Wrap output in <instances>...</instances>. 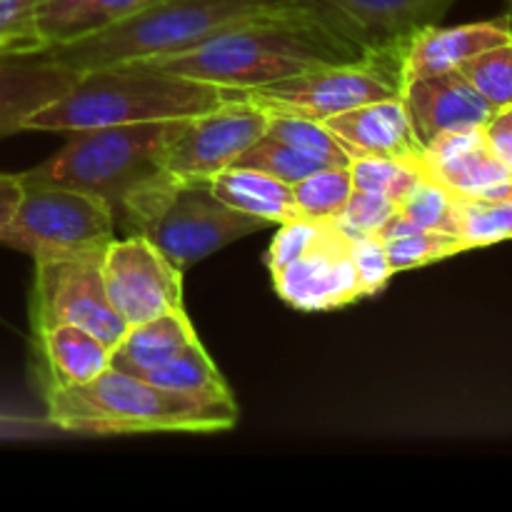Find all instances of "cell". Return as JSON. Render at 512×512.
<instances>
[{
  "instance_id": "28",
  "label": "cell",
  "mask_w": 512,
  "mask_h": 512,
  "mask_svg": "<svg viewBox=\"0 0 512 512\" xmlns=\"http://www.w3.org/2000/svg\"><path fill=\"white\" fill-rule=\"evenodd\" d=\"M348 168L350 178H353V188L385 195L395 205L403 203L405 195L425 175L420 160L400 158H355Z\"/></svg>"
},
{
  "instance_id": "2",
  "label": "cell",
  "mask_w": 512,
  "mask_h": 512,
  "mask_svg": "<svg viewBox=\"0 0 512 512\" xmlns=\"http://www.w3.org/2000/svg\"><path fill=\"white\" fill-rule=\"evenodd\" d=\"M243 93L183 75L113 65L78 73L58 100L25 120L23 130L80 133L108 125L195 118Z\"/></svg>"
},
{
  "instance_id": "10",
  "label": "cell",
  "mask_w": 512,
  "mask_h": 512,
  "mask_svg": "<svg viewBox=\"0 0 512 512\" xmlns=\"http://www.w3.org/2000/svg\"><path fill=\"white\" fill-rule=\"evenodd\" d=\"M33 325L35 333L78 325L113 350L128 323L105 293L103 255L35 260Z\"/></svg>"
},
{
  "instance_id": "24",
  "label": "cell",
  "mask_w": 512,
  "mask_h": 512,
  "mask_svg": "<svg viewBox=\"0 0 512 512\" xmlns=\"http://www.w3.org/2000/svg\"><path fill=\"white\" fill-rule=\"evenodd\" d=\"M398 213L418 228L460 238V195H455L430 175H423L415 183V188L398 205Z\"/></svg>"
},
{
  "instance_id": "31",
  "label": "cell",
  "mask_w": 512,
  "mask_h": 512,
  "mask_svg": "<svg viewBox=\"0 0 512 512\" xmlns=\"http://www.w3.org/2000/svg\"><path fill=\"white\" fill-rule=\"evenodd\" d=\"M458 70L495 110L512 105V40L465 60Z\"/></svg>"
},
{
  "instance_id": "16",
  "label": "cell",
  "mask_w": 512,
  "mask_h": 512,
  "mask_svg": "<svg viewBox=\"0 0 512 512\" xmlns=\"http://www.w3.org/2000/svg\"><path fill=\"white\" fill-rule=\"evenodd\" d=\"M325 128L343 143L350 158H400L420 160L418 143L400 98L375 100L323 120Z\"/></svg>"
},
{
  "instance_id": "5",
  "label": "cell",
  "mask_w": 512,
  "mask_h": 512,
  "mask_svg": "<svg viewBox=\"0 0 512 512\" xmlns=\"http://www.w3.org/2000/svg\"><path fill=\"white\" fill-rule=\"evenodd\" d=\"M115 220L128 233L148 238L180 270L268 228L265 220L225 205L210 190V180L180 178L168 170L130 190Z\"/></svg>"
},
{
  "instance_id": "21",
  "label": "cell",
  "mask_w": 512,
  "mask_h": 512,
  "mask_svg": "<svg viewBox=\"0 0 512 512\" xmlns=\"http://www.w3.org/2000/svg\"><path fill=\"white\" fill-rule=\"evenodd\" d=\"M153 0H38V28L45 45L70 43L120 23Z\"/></svg>"
},
{
  "instance_id": "30",
  "label": "cell",
  "mask_w": 512,
  "mask_h": 512,
  "mask_svg": "<svg viewBox=\"0 0 512 512\" xmlns=\"http://www.w3.org/2000/svg\"><path fill=\"white\" fill-rule=\"evenodd\" d=\"M460 238L470 250L512 240V200L460 198Z\"/></svg>"
},
{
  "instance_id": "1",
  "label": "cell",
  "mask_w": 512,
  "mask_h": 512,
  "mask_svg": "<svg viewBox=\"0 0 512 512\" xmlns=\"http://www.w3.org/2000/svg\"><path fill=\"white\" fill-rule=\"evenodd\" d=\"M363 55L330 33L320 20L300 10L248 20L210 35L183 53L125 65L183 75L230 90H255L320 65L350 63Z\"/></svg>"
},
{
  "instance_id": "22",
  "label": "cell",
  "mask_w": 512,
  "mask_h": 512,
  "mask_svg": "<svg viewBox=\"0 0 512 512\" xmlns=\"http://www.w3.org/2000/svg\"><path fill=\"white\" fill-rule=\"evenodd\" d=\"M50 383H90L110 368V348L78 325H55L38 333Z\"/></svg>"
},
{
  "instance_id": "38",
  "label": "cell",
  "mask_w": 512,
  "mask_h": 512,
  "mask_svg": "<svg viewBox=\"0 0 512 512\" xmlns=\"http://www.w3.org/2000/svg\"><path fill=\"white\" fill-rule=\"evenodd\" d=\"M505 20H508L510 33H512V0H508V8H505Z\"/></svg>"
},
{
  "instance_id": "12",
  "label": "cell",
  "mask_w": 512,
  "mask_h": 512,
  "mask_svg": "<svg viewBox=\"0 0 512 512\" xmlns=\"http://www.w3.org/2000/svg\"><path fill=\"white\" fill-rule=\"evenodd\" d=\"M103 280L128 328L183 308V270L138 233L115 238L105 248Z\"/></svg>"
},
{
  "instance_id": "14",
  "label": "cell",
  "mask_w": 512,
  "mask_h": 512,
  "mask_svg": "<svg viewBox=\"0 0 512 512\" xmlns=\"http://www.w3.org/2000/svg\"><path fill=\"white\" fill-rule=\"evenodd\" d=\"M400 100L423 148L440 135L483 128L495 113L460 70L410 80L403 85Z\"/></svg>"
},
{
  "instance_id": "18",
  "label": "cell",
  "mask_w": 512,
  "mask_h": 512,
  "mask_svg": "<svg viewBox=\"0 0 512 512\" xmlns=\"http://www.w3.org/2000/svg\"><path fill=\"white\" fill-rule=\"evenodd\" d=\"M512 33L508 20H485V23H468L443 28V25H428L418 30L408 40L403 50V85L425 75L448 73L458 70L465 60L475 58L483 50L495 48V45L510 43Z\"/></svg>"
},
{
  "instance_id": "33",
  "label": "cell",
  "mask_w": 512,
  "mask_h": 512,
  "mask_svg": "<svg viewBox=\"0 0 512 512\" xmlns=\"http://www.w3.org/2000/svg\"><path fill=\"white\" fill-rule=\"evenodd\" d=\"M395 210H398V205H395L393 200L385 198V195L353 188L348 203H345V208L340 210L335 223H338V228L343 230L348 238L378 235L380 228L388 223V218L395 213Z\"/></svg>"
},
{
  "instance_id": "27",
  "label": "cell",
  "mask_w": 512,
  "mask_h": 512,
  "mask_svg": "<svg viewBox=\"0 0 512 512\" xmlns=\"http://www.w3.org/2000/svg\"><path fill=\"white\" fill-rule=\"evenodd\" d=\"M388 263L393 273H405V270L425 268L438 260L453 258V255L468 253V243L458 235L435 233V230L415 228L410 233L395 235V238L383 240Z\"/></svg>"
},
{
  "instance_id": "26",
  "label": "cell",
  "mask_w": 512,
  "mask_h": 512,
  "mask_svg": "<svg viewBox=\"0 0 512 512\" xmlns=\"http://www.w3.org/2000/svg\"><path fill=\"white\" fill-rule=\"evenodd\" d=\"M268 135L283 140V143L293 145V148L303 150V153L313 155V158L323 160L325 165H338V168H348L353 163L348 150L343 148L338 138L325 128V123L310 118H300V115L288 113H270L268 120Z\"/></svg>"
},
{
  "instance_id": "3",
  "label": "cell",
  "mask_w": 512,
  "mask_h": 512,
  "mask_svg": "<svg viewBox=\"0 0 512 512\" xmlns=\"http://www.w3.org/2000/svg\"><path fill=\"white\" fill-rule=\"evenodd\" d=\"M300 10L295 0H153L120 23L43 53L73 73H85L183 53L233 25Z\"/></svg>"
},
{
  "instance_id": "36",
  "label": "cell",
  "mask_w": 512,
  "mask_h": 512,
  "mask_svg": "<svg viewBox=\"0 0 512 512\" xmlns=\"http://www.w3.org/2000/svg\"><path fill=\"white\" fill-rule=\"evenodd\" d=\"M20 193H23L20 173H0V230L15 215V208L20 203Z\"/></svg>"
},
{
  "instance_id": "11",
  "label": "cell",
  "mask_w": 512,
  "mask_h": 512,
  "mask_svg": "<svg viewBox=\"0 0 512 512\" xmlns=\"http://www.w3.org/2000/svg\"><path fill=\"white\" fill-rule=\"evenodd\" d=\"M270 113L248 95L228 100L218 108L188 120L168 145L163 170L180 178L210 180L235 160L268 130Z\"/></svg>"
},
{
  "instance_id": "15",
  "label": "cell",
  "mask_w": 512,
  "mask_h": 512,
  "mask_svg": "<svg viewBox=\"0 0 512 512\" xmlns=\"http://www.w3.org/2000/svg\"><path fill=\"white\" fill-rule=\"evenodd\" d=\"M420 165L425 175L460 198H490L512 178L485 143L483 128L440 135L425 145Z\"/></svg>"
},
{
  "instance_id": "25",
  "label": "cell",
  "mask_w": 512,
  "mask_h": 512,
  "mask_svg": "<svg viewBox=\"0 0 512 512\" xmlns=\"http://www.w3.org/2000/svg\"><path fill=\"white\" fill-rule=\"evenodd\" d=\"M350 193H353L350 168H338V165L315 170L293 185L295 208L300 218L308 220H335L348 203Z\"/></svg>"
},
{
  "instance_id": "19",
  "label": "cell",
  "mask_w": 512,
  "mask_h": 512,
  "mask_svg": "<svg viewBox=\"0 0 512 512\" xmlns=\"http://www.w3.org/2000/svg\"><path fill=\"white\" fill-rule=\"evenodd\" d=\"M198 338L183 308L170 310L145 323L130 325L123 338L110 350V368L118 373L148 378L155 368L178 355L190 340Z\"/></svg>"
},
{
  "instance_id": "35",
  "label": "cell",
  "mask_w": 512,
  "mask_h": 512,
  "mask_svg": "<svg viewBox=\"0 0 512 512\" xmlns=\"http://www.w3.org/2000/svg\"><path fill=\"white\" fill-rule=\"evenodd\" d=\"M485 143L495 153V158L508 168L512 175V105L495 110L493 118L483 125Z\"/></svg>"
},
{
  "instance_id": "34",
  "label": "cell",
  "mask_w": 512,
  "mask_h": 512,
  "mask_svg": "<svg viewBox=\"0 0 512 512\" xmlns=\"http://www.w3.org/2000/svg\"><path fill=\"white\" fill-rule=\"evenodd\" d=\"M350 253H353V263H355V270H358V280L365 298L383 293L385 285H388L390 278L395 275L393 270H390L388 253H385L383 240H380L378 235L353 238Z\"/></svg>"
},
{
  "instance_id": "37",
  "label": "cell",
  "mask_w": 512,
  "mask_h": 512,
  "mask_svg": "<svg viewBox=\"0 0 512 512\" xmlns=\"http://www.w3.org/2000/svg\"><path fill=\"white\" fill-rule=\"evenodd\" d=\"M485 200H512V178L508 180V183L500 185V188L495 190V193L490 195V198H485Z\"/></svg>"
},
{
  "instance_id": "20",
  "label": "cell",
  "mask_w": 512,
  "mask_h": 512,
  "mask_svg": "<svg viewBox=\"0 0 512 512\" xmlns=\"http://www.w3.org/2000/svg\"><path fill=\"white\" fill-rule=\"evenodd\" d=\"M210 190L225 205L265 220L268 225H280L300 218L298 208H295L293 185L283 183L268 173H260V170L230 165V168L220 170L210 178Z\"/></svg>"
},
{
  "instance_id": "7",
  "label": "cell",
  "mask_w": 512,
  "mask_h": 512,
  "mask_svg": "<svg viewBox=\"0 0 512 512\" xmlns=\"http://www.w3.org/2000/svg\"><path fill=\"white\" fill-rule=\"evenodd\" d=\"M350 245L353 238L335 220L280 223L263 258L275 293L300 313H323L365 298Z\"/></svg>"
},
{
  "instance_id": "4",
  "label": "cell",
  "mask_w": 512,
  "mask_h": 512,
  "mask_svg": "<svg viewBox=\"0 0 512 512\" xmlns=\"http://www.w3.org/2000/svg\"><path fill=\"white\" fill-rule=\"evenodd\" d=\"M48 420L70 433H220L238 423L235 403H208L108 368L90 383H50Z\"/></svg>"
},
{
  "instance_id": "8",
  "label": "cell",
  "mask_w": 512,
  "mask_h": 512,
  "mask_svg": "<svg viewBox=\"0 0 512 512\" xmlns=\"http://www.w3.org/2000/svg\"><path fill=\"white\" fill-rule=\"evenodd\" d=\"M23 193L0 245L28 253L33 260L105 255L115 240V213L103 198L20 173Z\"/></svg>"
},
{
  "instance_id": "17",
  "label": "cell",
  "mask_w": 512,
  "mask_h": 512,
  "mask_svg": "<svg viewBox=\"0 0 512 512\" xmlns=\"http://www.w3.org/2000/svg\"><path fill=\"white\" fill-rule=\"evenodd\" d=\"M78 73L45 53L0 55V138L20 133L25 120L58 100Z\"/></svg>"
},
{
  "instance_id": "23",
  "label": "cell",
  "mask_w": 512,
  "mask_h": 512,
  "mask_svg": "<svg viewBox=\"0 0 512 512\" xmlns=\"http://www.w3.org/2000/svg\"><path fill=\"white\" fill-rule=\"evenodd\" d=\"M148 383L160 385L173 393L188 395L195 400H208V403H235L228 383L220 375L218 365L208 355L198 338L190 340L178 355L148 373Z\"/></svg>"
},
{
  "instance_id": "9",
  "label": "cell",
  "mask_w": 512,
  "mask_h": 512,
  "mask_svg": "<svg viewBox=\"0 0 512 512\" xmlns=\"http://www.w3.org/2000/svg\"><path fill=\"white\" fill-rule=\"evenodd\" d=\"M403 50L368 53L350 63L320 65L293 78L245 90L250 100L268 113L300 115L310 120H328L345 110L400 98L403 93Z\"/></svg>"
},
{
  "instance_id": "13",
  "label": "cell",
  "mask_w": 512,
  "mask_h": 512,
  "mask_svg": "<svg viewBox=\"0 0 512 512\" xmlns=\"http://www.w3.org/2000/svg\"><path fill=\"white\" fill-rule=\"evenodd\" d=\"M305 13L360 53L408 45L418 30L438 25L458 0H295Z\"/></svg>"
},
{
  "instance_id": "29",
  "label": "cell",
  "mask_w": 512,
  "mask_h": 512,
  "mask_svg": "<svg viewBox=\"0 0 512 512\" xmlns=\"http://www.w3.org/2000/svg\"><path fill=\"white\" fill-rule=\"evenodd\" d=\"M235 165H238V168H253L260 170V173H268L288 185H295L298 180L308 178L315 170L328 168L323 160L313 158V155L303 153V150L293 148V145L283 143V140L273 138V135L268 133H265L263 138L255 140V143L235 160Z\"/></svg>"
},
{
  "instance_id": "6",
  "label": "cell",
  "mask_w": 512,
  "mask_h": 512,
  "mask_svg": "<svg viewBox=\"0 0 512 512\" xmlns=\"http://www.w3.org/2000/svg\"><path fill=\"white\" fill-rule=\"evenodd\" d=\"M188 120H148L80 130L60 153L28 173L48 183L98 195L118 215L125 195L163 170L165 150Z\"/></svg>"
},
{
  "instance_id": "32",
  "label": "cell",
  "mask_w": 512,
  "mask_h": 512,
  "mask_svg": "<svg viewBox=\"0 0 512 512\" xmlns=\"http://www.w3.org/2000/svg\"><path fill=\"white\" fill-rule=\"evenodd\" d=\"M38 0H0V55L43 53Z\"/></svg>"
}]
</instances>
